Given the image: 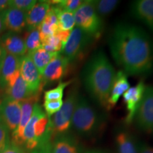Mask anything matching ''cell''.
<instances>
[{"label":"cell","instance_id":"1","mask_svg":"<svg viewBox=\"0 0 153 153\" xmlns=\"http://www.w3.org/2000/svg\"><path fill=\"white\" fill-rule=\"evenodd\" d=\"M108 43L113 59L126 74L146 76L153 72V40L142 28L118 23L111 31Z\"/></svg>","mask_w":153,"mask_h":153},{"label":"cell","instance_id":"2","mask_svg":"<svg viewBox=\"0 0 153 153\" xmlns=\"http://www.w3.org/2000/svg\"><path fill=\"white\" fill-rule=\"evenodd\" d=\"M116 74L114 66L101 51L94 53L86 62L81 73L86 91L99 106L106 110Z\"/></svg>","mask_w":153,"mask_h":153},{"label":"cell","instance_id":"3","mask_svg":"<svg viewBox=\"0 0 153 153\" xmlns=\"http://www.w3.org/2000/svg\"><path fill=\"white\" fill-rule=\"evenodd\" d=\"M106 124L104 115L97 111L85 97L79 94L72 118V128L80 136L92 138L100 134Z\"/></svg>","mask_w":153,"mask_h":153},{"label":"cell","instance_id":"4","mask_svg":"<svg viewBox=\"0 0 153 153\" xmlns=\"http://www.w3.org/2000/svg\"><path fill=\"white\" fill-rule=\"evenodd\" d=\"M79 94L78 86L74 85L69 91L60 111L51 117L54 137L69 133L72 128V116Z\"/></svg>","mask_w":153,"mask_h":153},{"label":"cell","instance_id":"5","mask_svg":"<svg viewBox=\"0 0 153 153\" xmlns=\"http://www.w3.org/2000/svg\"><path fill=\"white\" fill-rule=\"evenodd\" d=\"M74 16L75 26L95 38L100 36L104 23L102 18L99 16L96 11L94 1H83Z\"/></svg>","mask_w":153,"mask_h":153},{"label":"cell","instance_id":"6","mask_svg":"<svg viewBox=\"0 0 153 153\" xmlns=\"http://www.w3.org/2000/svg\"><path fill=\"white\" fill-rule=\"evenodd\" d=\"M94 38L75 26L61 51V54L70 62H75L84 56Z\"/></svg>","mask_w":153,"mask_h":153},{"label":"cell","instance_id":"7","mask_svg":"<svg viewBox=\"0 0 153 153\" xmlns=\"http://www.w3.org/2000/svg\"><path fill=\"white\" fill-rule=\"evenodd\" d=\"M133 122L140 131L153 133V86H146Z\"/></svg>","mask_w":153,"mask_h":153},{"label":"cell","instance_id":"8","mask_svg":"<svg viewBox=\"0 0 153 153\" xmlns=\"http://www.w3.org/2000/svg\"><path fill=\"white\" fill-rule=\"evenodd\" d=\"M20 75L26 82L32 94H41L44 86L42 75L28 55H25L21 57Z\"/></svg>","mask_w":153,"mask_h":153},{"label":"cell","instance_id":"9","mask_svg":"<svg viewBox=\"0 0 153 153\" xmlns=\"http://www.w3.org/2000/svg\"><path fill=\"white\" fill-rule=\"evenodd\" d=\"M21 57L6 53L0 68V89L6 91L20 76Z\"/></svg>","mask_w":153,"mask_h":153},{"label":"cell","instance_id":"10","mask_svg":"<svg viewBox=\"0 0 153 153\" xmlns=\"http://www.w3.org/2000/svg\"><path fill=\"white\" fill-rule=\"evenodd\" d=\"M0 114L1 121L10 133H13L17 128L21 120L22 102L11 100L4 96L1 100Z\"/></svg>","mask_w":153,"mask_h":153},{"label":"cell","instance_id":"11","mask_svg":"<svg viewBox=\"0 0 153 153\" xmlns=\"http://www.w3.org/2000/svg\"><path fill=\"white\" fill-rule=\"evenodd\" d=\"M145 88V82L140 79L135 86L130 87V89L123 96V102L126 105L127 114L125 118V123L130 125L133 122L135 114L142 101Z\"/></svg>","mask_w":153,"mask_h":153},{"label":"cell","instance_id":"12","mask_svg":"<svg viewBox=\"0 0 153 153\" xmlns=\"http://www.w3.org/2000/svg\"><path fill=\"white\" fill-rule=\"evenodd\" d=\"M41 94L32 96L31 97L22 101V116L17 128L11 134V142L22 147V135L24 128L31 117L34 104L38 103Z\"/></svg>","mask_w":153,"mask_h":153},{"label":"cell","instance_id":"13","mask_svg":"<svg viewBox=\"0 0 153 153\" xmlns=\"http://www.w3.org/2000/svg\"><path fill=\"white\" fill-rule=\"evenodd\" d=\"M70 62L61 53H58L48 65L42 74L43 82L58 81L65 75Z\"/></svg>","mask_w":153,"mask_h":153},{"label":"cell","instance_id":"14","mask_svg":"<svg viewBox=\"0 0 153 153\" xmlns=\"http://www.w3.org/2000/svg\"><path fill=\"white\" fill-rule=\"evenodd\" d=\"M6 30L17 33L26 26V13L15 8L9 7L0 12Z\"/></svg>","mask_w":153,"mask_h":153},{"label":"cell","instance_id":"15","mask_svg":"<svg viewBox=\"0 0 153 153\" xmlns=\"http://www.w3.org/2000/svg\"><path fill=\"white\" fill-rule=\"evenodd\" d=\"M131 14L153 32V0H137L131 4Z\"/></svg>","mask_w":153,"mask_h":153},{"label":"cell","instance_id":"16","mask_svg":"<svg viewBox=\"0 0 153 153\" xmlns=\"http://www.w3.org/2000/svg\"><path fill=\"white\" fill-rule=\"evenodd\" d=\"M51 147L53 153H82L79 141L70 133L53 137Z\"/></svg>","mask_w":153,"mask_h":153},{"label":"cell","instance_id":"17","mask_svg":"<svg viewBox=\"0 0 153 153\" xmlns=\"http://www.w3.org/2000/svg\"><path fill=\"white\" fill-rule=\"evenodd\" d=\"M0 43L8 54L22 57L27 53L24 38L13 32H7L0 38Z\"/></svg>","mask_w":153,"mask_h":153},{"label":"cell","instance_id":"18","mask_svg":"<svg viewBox=\"0 0 153 153\" xmlns=\"http://www.w3.org/2000/svg\"><path fill=\"white\" fill-rule=\"evenodd\" d=\"M130 87H130L127 74L122 70H119L116 72L114 85L108 99L107 111L111 110L116 106L120 97L128 90Z\"/></svg>","mask_w":153,"mask_h":153},{"label":"cell","instance_id":"19","mask_svg":"<svg viewBox=\"0 0 153 153\" xmlns=\"http://www.w3.org/2000/svg\"><path fill=\"white\" fill-rule=\"evenodd\" d=\"M51 4L49 1H37L35 6L26 13V26L28 30H33L39 27L46 16Z\"/></svg>","mask_w":153,"mask_h":153},{"label":"cell","instance_id":"20","mask_svg":"<svg viewBox=\"0 0 153 153\" xmlns=\"http://www.w3.org/2000/svg\"><path fill=\"white\" fill-rule=\"evenodd\" d=\"M115 143L118 153H139L138 144L128 131H118L115 135Z\"/></svg>","mask_w":153,"mask_h":153},{"label":"cell","instance_id":"21","mask_svg":"<svg viewBox=\"0 0 153 153\" xmlns=\"http://www.w3.org/2000/svg\"><path fill=\"white\" fill-rule=\"evenodd\" d=\"M5 91V97H8L11 100L21 101V102L30 98L32 96L36 95L32 94L31 91L29 90L28 85L21 75L17 78L14 85L8 88Z\"/></svg>","mask_w":153,"mask_h":153},{"label":"cell","instance_id":"22","mask_svg":"<svg viewBox=\"0 0 153 153\" xmlns=\"http://www.w3.org/2000/svg\"><path fill=\"white\" fill-rule=\"evenodd\" d=\"M58 53H60L49 52V51H45L43 48H41L27 55L30 57L36 68L38 69V72L42 75L48 65Z\"/></svg>","mask_w":153,"mask_h":153},{"label":"cell","instance_id":"23","mask_svg":"<svg viewBox=\"0 0 153 153\" xmlns=\"http://www.w3.org/2000/svg\"><path fill=\"white\" fill-rule=\"evenodd\" d=\"M28 54L42 48V43L38 28L30 30L24 35V38Z\"/></svg>","mask_w":153,"mask_h":153},{"label":"cell","instance_id":"24","mask_svg":"<svg viewBox=\"0 0 153 153\" xmlns=\"http://www.w3.org/2000/svg\"><path fill=\"white\" fill-rule=\"evenodd\" d=\"M95 9L101 18L106 16L116 9L119 1L116 0H96L94 1Z\"/></svg>","mask_w":153,"mask_h":153},{"label":"cell","instance_id":"25","mask_svg":"<svg viewBox=\"0 0 153 153\" xmlns=\"http://www.w3.org/2000/svg\"><path fill=\"white\" fill-rule=\"evenodd\" d=\"M58 29L64 31H72L75 27V20L73 13L60 10L58 14Z\"/></svg>","mask_w":153,"mask_h":153},{"label":"cell","instance_id":"26","mask_svg":"<svg viewBox=\"0 0 153 153\" xmlns=\"http://www.w3.org/2000/svg\"><path fill=\"white\" fill-rule=\"evenodd\" d=\"M74 82V79H71L67 82H60L58 85L54 89H50L45 91L44 93V100L53 101V100H62L63 94H64L65 89Z\"/></svg>","mask_w":153,"mask_h":153},{"label":"cell","instance_id":"27","mask_svg":"<svg viewBox=\"0 0 153 153\" xmlns=\"http://www.w3.org/2000/svg\"><path fill=\"white\" fill-rule=\"evenodd\" d=\"M64 46L60 38L56 34L50 36L42 43V48L52 53H60Z\"/></svg>","mask_w":153,"mask_h":153},{"label":"cell","instance_id":"28","mask_svg":"<svg viewBox=\"0 0 153 153\" xmlns=\"http://www.w3.org/2000/svg\"><path fill=\"white\" fill-rule=\"evenodd\" d=\"M82 0H62V1H51V4L57 5L61 10L66 11L74 14L75 11L82 4Z\"/></svg>","mask_w":153,"mask_h":153},{"label":"cell","instance_id":"29","mask_svg":"<svg viewBox=\"0 0 153 153\" xmlns=\"http://www.w3.org/2000/svg\"><path fill=\"white\" fill-rule=\"evenodd\" d=\"M37 3L36 0H11L9 1V7L15 8L27 13Z\"/></svg>","mask_w":153,"mask_h":153},{"label":"cell","instance_id":"30","mask_svg":"<svg viewBox=\"0 0 153 153\" xmlns=\"http://www.w3.org/2000/svg\"><path fill=\"white\" fill-rule=\"evenodd\" d=\"M63 101L62 100H53V101H44L43 107L45 109V114L48 117L56 114L60 111L61 107L62 106Z\"/></svg>","mask_w":153,"mask_h":153},{"label":"cell","instance_id":"31","mask_svg":"<svg viewBox=\"0 0 153 153\" xmlns=\"http://www.w3.org/2000/svg\"><path fill=\"white\" fill-rule=\"evenodd\" d=\"M10 132L2 122L0 121V153L11 143Z\"/></svg>","mask_w":153,"mask_h":153},{"label":"cell","instance_id":"32","mask_svg":"<svg viewBox=\"0 0 153 153\" xmlns=\"http://www.w3.org/2000/svg\"><path fill=\"white\" fill-rule=\"evenodd\" d=\"M1 153H26V152L22 147L19 146V145L15 144L11 141L8 146Z\"/></svg>","mask_w":153,"mask_h":153},{"label":"cell","instance_id":"33","mask_svg":"<svg viewBox=\"0 0 153 153\" xmlns=\"http://www.w3.org/2000/svg\"><path fill=\"white\" fill-rule=\"evenodd\" d=\"M51 142L47 143L45 144L38 147L35 150L30 152V153H53L52 147H51Z\"/></svg>","mask_w":153,"mask_h":153},{"label":"cell","instance_id":"34","mask_svg":"<svg viewBox=\"0 0 153 153\" xmlns=\"http://www.w3.org/2000/svg\"><path fill=\"white\" fill-rule=\"evenodd\" d=\"M139 153H153V147L145 143L138 144Z\"/></svg>","mask_w":153,"mask_h":153},{"label":"cell","instance_id":"35","mask_svg":"<svg viewBox=\"0 0 153 153\" xmlns=\"http://www.w3.org/2000/svg\"><path fill=\"white\" fill-rule=\"evenodd\" d=\"M9 8V1L7 0H0V12Z\"/></svg>","mask_w":153,"mask_h":153},{"label":"cell","instance_id":"36","mask_svg":"<svg viewBox=\"0 0 153 153\" xmlns=\"http://www.w3.org/2000/svg\"><path fill=\"white\" fill-rule=\"evenodd\" d=\"M6 55V52L4 51V50L3 49V48L1 47V43H0V68H1V65H2L4 58Z\"/></svg>","mask_w":153,"mask_h":153},{"label":"cell","instance_id":"37","mask_svg":"<svg viewBox=\"0 0 153 153\" xmlns=\"http://www.w3.org/2000/svg\"><path fill=\"white\" fill-rule=\"evenodd\" d=\"M5 30H6V28L4 27V26L2 19H1V14H0V36H1L2 33H4Z\"/></svg>","mask_w":153,"mask_h":153},{"label":"cell","instance_id":"38","mask_svg":"<svg viewBox=\"0 0 153 153\" xmlns=\"http://www.w3.org/2000/svg\"><path fill=\"white\" fill-rule=\"evenodd\" d=\"M85 153H105V152H102V151L98 150H91L87 151Z\"/></svg>","mask_w":153,"mask_h":153},{"label":"cell","instance_id":"39","mask_svg":"<svg viewBox=\"0 0 153 153\" xmlns=\"http://www.w3.org/2000/svg\"><path fill=\"white\" fill-rule=\"evenodd\" d=\"M1 100H2V99L0 98V106H1ZM0 121H1V114H0Z\"/></svg>","mask_w":153,"mask_h":153}]
</instances>
